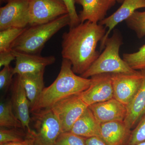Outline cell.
Segmentation results:
<instances>
[{
  "instance_id": "1",
  "label": "cell",
  "mask_w": 145,
  "mask_h": 145,
  "mask_svg": "<svg viewBox=\"0 0 145 145\" xmlns=\"http://www.w3.org/2000/svg\"><path fill=\"white\" fill-rule=\"evenodd\" d=\"M106 32L103 25L86 21L63 34L62 56L71 62L75 74L84 73L99 57L97 45Z\"/></svg>"
},
{
  "instance_id": "2",
  "label": "cell",
  "mask_w": 145,
  "mask_h": 145,
  "mask_svg": "<svg viewBox=\"0 0 145 145\" xmlns=\"http://www.w3.org/2000/svg\"><path fill=\"white\" fill-rule=\"evenodd\" d=\"M90 78L76 75L70 61L63 59L59 73L54 82L43 91L31 113L44 109L51 108L55 104L69 96L79 94L90 86Z\"/></svg>"
},
{
  "instance_id": "3",
  "label": "cell",
  "mask_w": 145,
  "mask_h": 145,
  "mask_svg": "<svg viewBox=\"0 0 145 145\" xmlns=\"http://www.w3.org/2000/svg\"><path fill=\"white\" fill-rule=\"evenodd\" d=\"M68 14L48 23L27 27L11 45L12 50L26 54H40L45 44L63 27L69 25Z\"/></svg>"
},
{
  "instance_id": "4",
  "label": "cell",
  "mask_w": 145,
  "mask_h": 145,
  "mask_svg": "<svg viewBox=\"0 0 145 145\" xmlns=\"http://www.w3.org/2000/svg\"><path fill=\"white\" fill-rule=\"evenodd\" d=\"M123 44L121 33L114 30L112 36L106 41L104 51L93 62L88 70L81 75L89 78L102 73H132L133 70L119 55V49Z\"/></svg>"
},
{
  "instance_id": "5",
  "label": "cell",
  "mask_w": 145,
  "mask_h": 145,
  "mask_svg": "<svg viewBox=\"0 0 145 145\" xmlns=\"http://www.w3.org/2000/svg\"><path fill=\"white\" fill-rule=\"evenodd\" d=\"M34 122V145H54L62 133L59 118L51 108L44 109L32 113Z\"/></svg>"
},
{
  "instance_id": "6",
  "label": "cell",
  "mask_w": 145,
  "mask_h": 145,
  "mask_svg": "<svg viewBox=\"0 0 145 145\" xmlns=\"http://www.w3.org/2000/svg\"><path fill=\"white\" fill-rule=\"evenodd\" d=\"M30 26L48 23L68 14L62 0H28Z\"/></svg>"
},
{
  "instance_id": "7",
  "label": "cell",
  "mask_w": 145,
  "mask_h": 145,
  "mask_svg": "<svg viewBox=\"0 0 145 145\" xmlns=\"http://www.w3.org/2000/svg\"><path fill=\"white\" fill-rule=\"evenodd\" d=\"M80 94L65 98L51 108L59 118L62 133L70 131L75 122L88 108Z\"/></svg>"
},
{
  "instance_id": "8",
  "label": "cell",
  "mask_w": 145,
  "mask_h": 145,
  "mask_svg": "<svg viewBox=\"0 0 145 145\" xmlns=\"http://www.w3.org/2000/svg\"><path fill=\"white\" fill-rule=\"evenodd\" d=\"M28 0H9L0 8V30L29 25Z\"/></svg>"
},
{
  "instance_id": "9",
  "label": "cell",
  "mask_w": 145,
  "mask_h": 145,
  "mask_svg": "<svg viewBox=\"0 0 145 145\" xmlns=\"http://www.w3.org/2000/svg\"><path fill=\"white\" fill-rule=\"evenodd\" d=\"M143 79L141 71L132 73H111L114 98L127 106L140 88Z\"/></svg>"
},
{
  "instance_id": "10",
  "label": "cell",
  "mask_w": 145,
  "mask_h": 145,
  "mask_svg": "<svg viewBox=\"0 0 145 145\" xmlns=\"http://www.w3.org/2000/svg\"><path fill=\"white\" fill-rule=\"evenodd\" d=\"M90 79L89 86L80 94L81 99L88 107L114 98L111 73L98 74Z\"/></svg>"
},
{
  "instance_id": "11",
  "label": "cell",
  "mask_w": 145,
  "mask_h": 145,
  "mask_svg": "<svg viewBox=\"0 0 145 145\" xmlns=\"http://www.w3.org/2000/svg\"><path fill=\"white\" fill-rule=\"evenodd\" d=\"M16 57V66L13 68L14 75L36 73L44 71L46 67L56 61L53 56L42 57L40 54H26L12 50Z\"/></svg>"
},
{
  "instance_id": "12",
  "label": "cell",
  "mask_w": 145,
  "mask_h": 145,
  "mask_svg": "<svg viewBox=\"0 0 145 145\" xmlns=\"http://www.w3.org/2000/svg\"><path fill=\"white\" fill-rule=\"evenodd\" d=\"M10 101L14 113L22 123L23 129L24 130L27 129V133L32 135L34 131L29 127L31 121L30 102L18 75L13 84Z\"/></svg>"
},
{
  "instance_id": "13",
  "label": "cell",
  "mask_w": 145,
  "mask_h": 145,
  "mask_svg": "<svg viewBox=\"0 0 145 145\" xmlns=\"http://www.w3.org/2000/svg\"><path fill=\"white\" fill-rule=\"evenodd\" d=\"M145 8V0H124L121 5L115 12L106 18L99 24L108 28L103 39L101 41L100 50L105 48L106 41L112 30L120 23L126 21L139 8Z\"/></svg>"
},
{
  "instance_id": "14",
  "label": "cell",
  "mask_w": 145,
  "mask_h": 145,
  "mask_svg": "<svg viewBox=\"0 0 145 145\" xmlns=\"http://www.w3.org/2000/svg\"><path fill=\"white\" fill-rule=\"evenodd\" d=\"M100 123L113 121H124L127 108L114 98L91 105L88 107Z\"/></svg>"
},
{
  "instance_id": "15",
  "label": "cell",
  "mask_w": 145,
  "mask_h": 145,
  "mask_svg": "<svg viewBox=\"0 0 145 145\" xmlns=\"http://www.w3.org/2000/svg\"><path fill=\"white\" fill-rule=\"evenodd\" d=\"M75 3L82 7L80 12L81 23L89 21L93 23L99 22L105 18L108 11L115 5V0H74Z\"/></svg>"
},
{
  "instance_id": "16",
  "label": "cell",
  "mask_w": 145,
  "mask_h": 145,
  "mask_svg": "<svg viewBox=\"0 0 145 145\" xmlns=\"http://www.w3.org/2000/svg\"><path fill=\"white\" fill-rule=\"evenodd\" d=\"M143 79L140 88L127 106L126 116L124 123L129 129L136 126L145 113V69L141 70Z\"/></svg>"
},
{
  "instance_id": "17",
  "label": "cell",
  "mask_w": 145,
  "mask_h": 145,
  "mask_svg": "<svg viewBox=\"0 0 145 145\" xmlns=\"http://www.w3.org/2000/svg\"><path fill=\"white\" fill-rule=\"evenodd\" d=\"M101 126V139L108 145H125L131 132L123 121L106 122Z\"/></svg>"
},
{
  "instance_id": "18",
  "label": "cell",
  "mask_w": 145,
  "mask_h": 145,
  "mask_svg": "<svg viewBox=\"0 0 145 145\" xmlns=\"http://www.w3.org/2000/svg\"><path fill=\"white\" fill-rule=\"evenodd\" d=\"M44 71L36 73L17 75L26 91L30 104V110L35 105L45 88Z\"/></svg>"
},
{
  "instance_id": "19",
  "label": "cell",
  "mask_w": 145,
  "mask_h": 145,
  "mask_svg": "<svg viewBox=\"0 0 145 145\" xmlns=\"http://www.w3.org/2000/svg\"><path fill=\"white\" fill-rule=\"evenodd\" d=\"M101 124L88 107L75 122L70 132L86 138L98 137L101 139Z\"/></svg>"
},
{
  "instance_id": "20",
  "label": "cell",
  "mask_w": 145,
  "mask_h": 145,
  "mask_svg": "<svg viewBox=\"0 0 145 145\" xmlns=\"http://www.w3.org/2000/svg\"><path fill=\"white\" fill-rule=\"evenodd\" d=\"M0 126L23 128L22 123L14 113L10 100L1 102L0 104Z\"/></svg>"
},
{
  "instance_id": "21",
  "label": "cell",
  "mask_w": 145,
  "mask_h": 145,
  "mask_svg": "<svg viewBox=\"0 0 145 145\" xmlns=\"http://www.w3.org/2000/svg\"><path fill=\"white\" fill-rule=\"evenodd\" d=\"M27 27H10L0 31V52L12 50L11 45Z\"/></svg>"
},
{
  "instance_id": "22",
  "label": "cell",
  "mask_w": 145,
  "mask_h": 145,
  "mask_svg": "<svg viewBox=\"0 0 145 145\" xmlns=\"http://www.w3.org/2000/svg\"><path fill=\"white\" fill-rule=\"evenodd\" d=\"M125 22L128 27L135 31L138 39L145 36V11L136 10Z\"/></svg>"
},
{
  "instance_id": "23",
  "label": "cell",
  "mask_w": 145,
  "mask_h": 145,
  "mask_svg": "<svg viewBox=\"0 0 145 145\" xmlns=\"http://www.w3.org/2000/svg\"><path fill=\"white\" fill-rule=\"evenodd\" d=\"M123 59L129 66L135 70L145 69V44L137 52L123 54Z\"/></svg>"
},
{
  "instance_id": "24",
  "label": "cell",
  "mask_w": 145,
  "mask_h": 145,
  "mask_svg": "<svg viewBox=\"0 0 145 145\" xmlns=\"http://www.w3.org/2000/svg\"><path fill=\"white\" fill-rule=\"evenodd\" d=\"M28 136V134L18 129L17 128L7 129L1 127L0 128V145L13 142L23 141Z\"/></svg>"
},
{
  "instance_id": "25",
  "label": "cell",
  "mask_w": 145,
  "mask_h": 145,
  "mask_svg": "<svg viewBox=\"0 0 145 145\" xmlns=\"http://www.w3.org/2000/svg\"><path fill=\"white\" fill-rule=\"evenodd\" d=\"M145 142V113L135 128L131 131L129 138L125 145H137Z\"/></svg>"
},
{
  "instance_id": "26",
  "label": "cell",
  "mask_w": 145,
  "mask_h": 145,
  "mask_svg": "<svg viewBox=\"0 0 145 145\" xmlns=\"http://www.w3.org/2000/svg\"><path fill=\"white\" fill-rule=\"evenodd\" d=\"M87 138L69 132L60 134L54 145H86Z\"/></svg>"
},
{
  "instance_id": "27",
  "label": "cell",
  "mask_w": 145,
  "mask_h": 145,
  "mask_svg": "<svg viewBox=\"0 0 145 145\" xmlns=\"http://www.w3.org/2000/svg\"><path fill=\"white\" fill-rule=\"evenodd\" d=\"M13 68L10 65L4 67L0 71V89L6 90L8 89L13 81Z\"/></svg>"
},
{
  "instance_id": "28",
  "label": "cell",
  "mask_w": 145,
  "mask_h": 145,
  "mask_svg": "<svg viewBox=\"0 0 145 145\" xmlns=\"http://www.w3.org/2000/svg\"><path fill=\"white\" fill-rule=\"evenodd\" d=\"M66 6L68 11V15L70 18L69 28L77 26L81 23L79 15L76 11L74 0H62Z\"/></svg>"
},
{
  "instance_id": "29",
  "label": "cell",
  "mask_w": 145,
  "mask_h": 145,
  "mask_svg": "<svg viewBox=\"0 0 145 145\" xmlns=\"http://www.w3.org/2000/svg\"><path fill=\"white\" fill-rule=\"evenodd\" d=\"M16 60V57L12 50L0 52V67L8 66Z\"/></svg>"
},
{
  "instance_id": "30",
  "label": "cell",
  "mask_w": 145,
  "mask_h": 145,
  "mask_svg": "<svg viewBox=\"0 0 145 145\" xmlns=\"http://www.w3.org/2000/svg\"><path fill=\"white\" fill-rule=\"evenodd\" d=\"M34 144L35 140L33 133L32 135L28 134V136L23 141L6 143L1 145H34Z\"/></svg>"
},
{
  "instance_id": "31",
  "label": "cell",
  "mask_w": 145,
  "mask_h": 145,
  "mask_svg": "<svg viewBox=\"0 0 145 145\" xmlns=\"http://www.w3.org/2000/svg\"><path fill=\"white\" fill-rule=\"evenodd\" d=\"M86 145H108L102 139L98 137L87 138Z\"/></svg>"
},
{
  "instance_id": "32",
  "label": "cell",
  "mask_w": 145,
  "mask_h": 145,
  "mask_svg": "<svg viewBox=\"0 0 145 145\" xmlns=\"http://www.w3.org/2000/svg\"><path fill=\"white\" fill-rule=\"evenodd\" d=\"M9 0H0L1 4H3V3H7Z\"/></svg>"
},
{
  "instance_id": "33",
  "label": "cell",
  "mask_w": 145,
  "mask_h": 145,
  "mask_svg": "<svg viewBox=\"0 0 145 145\" xmlns=\"http://www.w3.org/2000/svg\"><path fill=\"white\" fill-rule=\"evenodd\" d=\"M117 2L119 3H122L124 0H115Z\"/></svg>"
},
{
  "instance_id": "34",
  "label": "cell",
  "mask_w": 145,
  "mask_h": 145,
  "mask_svg": "<svg viewBox=\"0 0 145 145\" xmlns=\"http://www.w3.org/2000/svg\"><path fill=\"white\" fill-rule=\"evenodd\" d=\"M137 145H145V142L140 143V144H137Z\"/></svg>"
}]
</instances>
